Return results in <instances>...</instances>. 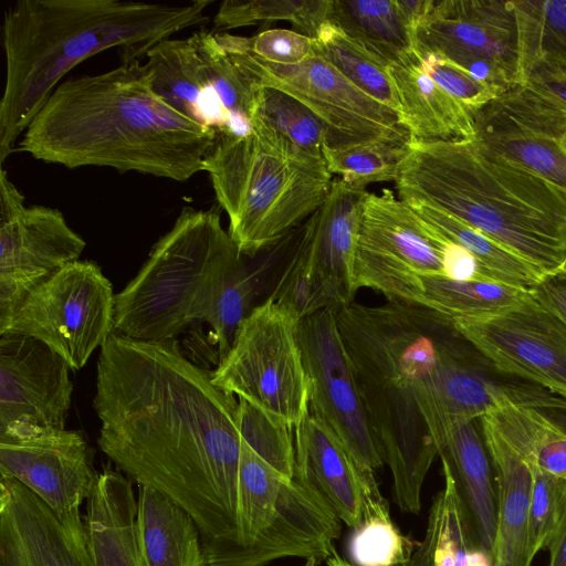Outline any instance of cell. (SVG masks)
I'll return each mask as SVG.
<instances>
[{
    "label": "cell",
    "mask_w": 566,
    "mask_h": 566,
    "mask_svg": "<svg viewBox=\"0 0 566 566\" xmlns=\"http://www.w3.org/2000/svg\"><path fill=\"white\" fill-rule=\"evenodd\" d=\"M84 239L63 213L25 206L24 197L0 174V334L28 294L69 263L80 260Z\"/></svg>",
    "instance_id": "cell-15"
},
{
    "label": "cell",
    "mask_w": 566,
    "mask_h": 566,
    "mask_svg": "<svg viewBox=\"0 0 566 566\" xmlns=\"http://www.w3.org/2000/svg\"><path fill=\"white\" fill-rule=\"evenodd\" d=\"M301 318L266 298L240 324L212 381L293 428L310 412L308 380L297 338Z\"/></svg>",
    "instance_id": "cell-11"
},
{
    "label": "cell",
    "mask_w": 566,
    "mask_h": 566,
    "mask_svg": "<svg viewBox=\"0 0 566 566\" xmlns=\"http://www.w3.org/2000/svg\"><path fill=\"white\" fill-rule=\"evenodd\" d=\"M491 461L497 517L492 566H531L534 554L528 530L532 476L528 464L484 417L480 419Z\"/></svg>",
    "instance_id": "cell-23"
},
{
    "label": "cell",
    "mask_w": 566,
    "mask_h": 566,
    "mask_svg": "<svg viewBox=\"0 0 566 566\" xmlns=\"http://www.w3.org/2000/svg\"><path fill=\"white\" fill-rule=\"evenodd\" d=\"M443 489L434 496L422 542L408 566H492L476 544L448 463L441 460Z\"/></svg>",
    "instance_id": "cell-29"
},
{
    "label": "cell",
    "mask_w": 566,
    "mask_h": 566,
    "mask_svg": "<svg viewBox=\"0 0 566 566\" xmlns=\"http://www.w3.org/2000/svg\"><path fill=\"white\" fill-rule=\"evenodd\" d=\"M326 564L327 566H353L352 564L339 557L337 553L328 557L326 559Z\"/></svg>",
    "instance_id": "cell-49"
},
{
    "label": "cell",
    "mask_w": 566,
    "mask_h": 566,
    "mask_svg": "<svg viewBox=\"0 0 566 566\" xmlns=\"http://www.w3.org/2000/svg\"><path fill=\"white\" fill-rule=\"evenodd\" d=\"M413 50L449 61L490 59L520 83L517 27L511 0H436L431 13L415 30Z\"/></svg>",
    "instance_id": "cell-21"
},
{
    "label": "cell",
    "mask_w": 566,
    "mask_h": 566,
    "mask_svg": "<svg viewBox=\"0 0 566 566\" xmlns=\"http://www.w3.org/2000/svg\"><path fill=\"white\" fill-rule=\"evenodd\" d=\"M342 521L311 488L289 478L242 439L237 539L228 566H265L283 557L318 564L336 553Z\"/></svg>",
    "instance_id": "cell-8"
},
{
    "label": "cell",
    "mask_w": 566,
    "mask_h": 566,
    "mask_svg": "<svg viewBox=\"0 0 566 566\" xmlns=\"http://www.w3.org/2000/svg\"><path fill=\"white\" fill-rule=\"evenodd\" d=\"M228 232L252 258L301 227L333 185L322 150L296 146L261 116L241 137H220L205 159Z\"/></svg>",
    "instance_id": "cell-6"
},
{
    "label": "cell",
    "mask_w": 566,
    "mask_h": 566,
    "mask_svg": "<svg viewBox=\"0 0 566 566\" xmlns=\"http://www.w3.org/2000/svg\"><path fill=\"white\" fill-rule=\"evenodd\" d=\"M219 34L256 87L274 88L294 97L323 122L328 147L375 139L409 142L395 111L363 93L319 54L295 65L272 64L244 50L237 35Z\"/></svg>",
    "instance_id": "cell-12"
},
{
    "label": "cell",
    "mask_w": 566,
    "mask_h": 566,
    "mask_svg": "<svg viewBox=\"0 0 566 566\" xmlns=\"http://www.w3.org/2000/svg\"><path fill=\"white\" fill-rule=\"evenodd\" d=\"M114 307L113 286L101 266L78 260L34 287L3 333L34 337L78 370L114 333Z\"/></svg>",
    "instance_id": "cell-14"
},
{
    "label": "cell",
    "mask_w": 566,
    "mask_h": 566,
    "mask_svg": "<svg viewBox=\"0 0 566 566\" xmlns=\"http://www.w3.org/2000/svg\"><path fill=\"white\" fill-rule=\"evenodd\" d=\"M421 285L420 305L451 319L500 315L532 297L530 290L486 281H458L443 275L422 276Z\"/></svg>",
    "instance_id": "cell-33"
},
{
    "label": "cell",
    "mask_w": 566,
    "mask_h": 566,
    "mask_svg": "<svg viewBox=\"0 0 566 566\" xmlns=\"http://www.w3.org/2000/svg\"><path fill=\"white\" fill-rule=\"evenodd\" d=\"M416 55L420 67L443 91L459 102L472 117L506 92L475 80L462 67L443 56L429 52H416Z\"/></svg>",
    "instance_id": "cell-42"
},
{
    "label": "cell",
    "mask_w": 566,
    "mask_h": 566,
    "mask_svg": "<svg viewBox=\"0 0 566 566\" xmlns=\"http://www.w3.org/2000/svg\"><path fill=\"white\" fill-rule=\"evenodd\" d=\"M216 140L163 99L146 64L135 60L60 83L19 149L71 169L111 167L186 181L203 170Z\"/></svg>",
    "instance_id": "cell-3"
},
{
    "label": "cell",
    "mask_w": 566,
    "mask_h": 566,
    "mask_svg": "<svg viewBox=\"0 0 566 566\" xmlns=\"http://www.w3.org/2000/svg\"><path fill=\"white\" fill-rule=\"evenodd\" d=\"M211 3L19 0L9 7L2 24L7 75L0 102L1 163L74 66L111 48H118L122 63L146 59L160 41L206 23Z\"/></svg>",
    "instance_id": "cell-4"
},
{
    "label": "cell",
    "mask_w": 566,
    "mask_h": 566,
    "mask_svg": "<svg viewBox=\"0 0 566 566\" xmlns=\"http://www.w3.org/2000/svg\"><path fill=\"white\" fill-rule=\"evenodd\" d=\"M294 479L315 491L352 530L389 507L374 471L357 462L335 432L307 413L294 427Z\"/></svg>",
    "instance_id": "cell-20"
},
{
    "label": "cell",
    "mask_w": 566,
    "mask_h": 566,
    "mask_svg": "<svg viewBox=\"0 0 566 566\" xmlns=\"http://www.w3.org/2000/svg\"><path fill=\"white\" fill-rule=\"evenodd\" d=\"M398 198L478 229L545 273L566 260V192L473 140L409 142Z\"/></svg>",
    "instance_id": "cell-5"
},
{
    "label": "cell",
    "mask_w": 566,
    "mask_h": 566,
    "mask_svg": "<svg viewBox=\"0 0 566 566\" xmlns=\"http://www.w3.org/2000/svg\"><path fill=\"white\" fill-rule=\"evenodd\" d=\"M94 410L101 451L196 521L209 566H228L237 539L239 399L185 356L177 339L113 333L97 360Z\"/></svg>",
    "instance_id": "cell-1"
},
{
    "label": "cell",
    "mask_w": 566,
    "mask_h": 566,
    "mask_svg": "<svg viewBox=\"0 0 566 566\" xmlns=\"http://www.w3.org/2000/svg\"><path fill=\"white\" fill-rule=\"evenodd\" d=\"M308 566H316L318 563L314 559H306Z\"/></svg>",
    "instance_id": "cell-51"
},
{
    "label": "cell",
    "mask_w": 566,
    "mask_h": 566,
    "mask_svg": "<svg viewBox=\"0 0 566 566\" xmlns=\"http://www.w3.org/2000/svg\"><path fill=\"white\" fill-rule=\"evenodd\" d=\"M516 27L518 80L538 64L566 67V0H511Z\"/></svg>",
    "instance_id": "cell-34"
},
{
    "label": "cell",
    "mask_w": 566,
    "mask_h": 566,
    "mask_svg": "<svg viewBox=\"0 0 566 566\" xmlns=\"http://www.w3.org/2000/svg\"><path fill=\"white\" fill-rule=\"evenodd\" d=\"M408 206L444 239L469 251L481 264L489 282L531 291L545 274L539 268L448 212L427 205Z\"/></svg>",
    "instance_id": "cell-32"
},
{
    "label": "cell",
    "mask_w": 566,
    "mask_h": 566,
    "mask_svg": "<svg viewBox=\"0 0 566 566\" xmlns=\"http://www.w3.org/2000/svg\"><path fill=\"white\" fill-rule=\"evenodd\" d=\"M367 195L334 179L324 203L302 224L268 298L301 319L354 301V260Z\"/></svg>",
    "instance_id": "cell-10"
},
{
    "label": "cell",
    "mask_w": 566,
    "mask_h": 566,
    "mask_svg": "<svg viewBox=\"0 0 566 566\" xmlns=\"http://www.w3.org/2000/svg\"><path fill=\"white\" fill-rule=\"evenodd\" d=\"M409 142L473 140L472 115L419 65L415 50L388 64Z\"/></svg>",
    "instance_id": "cell-24"
},
{
    "label": "cell",
    "mask_w": 566,
    "mask_h": 566,
    "mask_svg": "<svg viewBox=\"0 0 566 566\" xmlns=\"http://www.w3.org/2000/svg\"><path fill=\"white\" fill-rule=\"evenodd\" d=\"M0 566H93L86 525L60 521L18 481L0 476Z\"/></svg>",
    "instance_id": "cell-22"
},
{
    "label": "cell",
    "mask_w": 566,
    "mask_h": 566,
    "mask_svg": "<svg viewBox=\"0 0 566 566\" xmlns=\"http://www.w3.org/2000/svg\"><path fill=\"white\" fill-rule=\"evenodd\" d=\"M315 52L354 86L400 117L399 99L385 61L328 22L315 38Z\"/></svg>",
    "instance_id": "cell-35"
},
{
    "label": "cell",
    "mask_w": 566,
    "mask_h": 566,
    "mask_svg": "<svg viewBox=\"0 0 566 566\" xmlns=\"http://www.w3.org/2000/svg\"><path fill=\"white\" fill-rule=\"evenodd\" d=\"M520 85H525L566 107V67L538 64Z\"/></svg>",
    "instance_id": "cell-46"
},
{
    "label": "cell",
    "mask_w": 566,
    "mask_h": 566,
    "mask_svg": "<svg viewBox=\"0 0 566 566\" xmlns=\"http://www.w3.org/2000/svg\"><path fill=\"white\" fill-rule=\"evenodd\" d=\"M297 338L308 380L310 413L335 432L359 464L375 472L385 462L368 422L334 308L302 318Z\"/></svg>",
    "instance_id": "cell-16"
},
{
    "label": "cell",
    "mask_w": 566,
    "mask_h": 566,
    "mask_svg": "<svg viewBox=\"0 0 566 566\" xmlns=\"http://www.w3.org/2000/svg\"><path fill=\"white\" fill-rule=\"evenodd\" d=\"M258 115L298 147L322 150L328 144L323 122L304 104L281 91L260 87Z\"/></svg>",
    "instance_id": "cell-40"
},
{
    "label": "cell",
    "mask_w": 566,
    "mask_h": 566,
    "mask_svg": "<svg viewBox=\"0 0 566 566\" xmlns=\"http://www.w3.org/2000/svg\"><path fill=\"white\" fill-rule=\"evenodd\" d=\"M436 0H398L399 7L412 28H416L431 13Z\"/></svg>",
    "instance_id": "cell-47"
},
{
    "label": "cell",
    "mask_w": 566,
    "mask_h": 566,
    "mask_svg": "<svg viewBox=\"0 0 566 566\" xmlns=\"http://www.w3.org/2000/svg\"><path fill=\"white\" fill-rule=\"evenodd\" d=\"M560 144L564 147V149L566 150V134L560 138Z\"/></svg>",
    "instance_id": "cell-50"
},
{
    "label": "cell",
    "mask_w": 566,
    "mask_h": 566,
    "mask_svg": "<svg viewBox=\"0 0 566 566\" xmlns=\"http://www.w3.org/2000/svg\"><path fill=\"white\" fill-rule=\"evenodd\" d=\"M408 143L375 139L344 147L324 146L322 154L332 175L352 187L366 189L374 182L396 181Z\"/></svg>",
    "instance_id": "cell-37"
},
{
    "label": "cell",
    "mask_w": 566,
    "mask_h": 566,
    "mask_svg": "<svg viewBox=\"0 0 566 566\" xmlns=\"http://www.w3.org/2000/svg\"><path fill=\"white\" fill-rule=\"evenodd\" d=\"M482 417L528 465L566 478L565 409H538L507 400Z\"/></svg>",
    "instance_id": "cell-30"
},
{
    "label": "cell",
    "mask_w": 566,
    "mask_h": 566,
    "mask_svg": "<svg viewBox=\"0 0 566 566\" xmlns=\"http://www.w3.org/2000/svg\"><path fill=\"white\" fill-rule=\"evenodd\" d=\"M475 142L566 192V150L560 139L528 128L493 102L473 115Z\"/></svg>",
    "instance_id": "cell-28"
},
{
    "label": "cell",
    "mask_w": 566,
    "mask_h": 566,
    "mask_svg": "<svg viewBox=\"0 0 566 566\" xmlns=\"http://www.w3.org/2000/svg\"><path fill=\"white\" fill-rule=\"evenodd\" d=\"M416 545L398 530L387 507L353 530L348 553L356 566H408Z\"/></svg>",
    "instance_id": "cell-38"
},
{
    "label": "cell",
    "mask_w": 566,
    "mask_h": 566,
    "mask_svg": "<svg viewBox=\"0 0 566 566\" xmlns=\"http://www.w3.org/2000/svg\"><path fill=\"white\" fill-rule=\"evenodd\" d=\"M334 315L392 476L395 503L418 514L424 479L448 432L446 382L468 342L453 319L415 303L353 301Z\"/></svg>",
    "instance_id": "cell-2"
},
{
    "label": "cell",
    "mask_w": 566,
    "mask_h": 566,
    "mask_svg": "<svg viewBox=\"0 0 566 566\" xmlns=\"http://www.w3.org/2000/svg\"><path fill=\"white\" fill-rule=\"evenodd\" d=\"M444 239L390 189L368 192L354 260V290L419 304L421 277L443 275Z\"/></svg>",
    "instance_id": "cell-13"
},
{
    "label": "cell",
    "mask_w": 566,
    "mask_h": 566,
    "mask_svg": "<svg viewBox=\"0 0 566 566\" xmlns=\"http://www.w3.org/2000/svg\"><path fill=\"white\" fill-rule=\"evenodd\" d=\"M453 475L478 546L492 558L497 496L480 420L453 424L439 449Z\"/></svg>",
    "instance_id": "cell-25"
},
{
    "label": "cell",
    "mask_w": 566,
    "mask_h": 566,
    "mask_svg": "<svg viewBox=\"0 0 566 566\" xmlns=\"http://www.w3.org/2000/svg\"><path fill=\"white\" fill-rule=\"evenodd\" d=\"M241 255L221 224L220 207H184L138 273L115 294L114 333L163 342L203 324L221 283Z\"/></svg>",
    "instance_id": "cell-7"
},
{
    "label": "cell",
    "mask_w": 566,
    "mask_h": 566,
    "mask_svg": "<svg viewBox=\"0 0 566 566\" xmlns=\"http://www.w3.org/2000/svg\"><path fill=\"white\" fill-rule=\"evenodd\" d=\"M562 266L566 268V260H565V262H564V264Z\"/></svg>",
    "instance_id": "cell-52"
},
{
    "label": "cell",
    "mask_w": 566,
    "mask_h": 566,
    "mask_svg": "<svg viewBox=\"0 0 566 566\" xmlns=\"http://www.w3.org/2000/svg\"><path fill=\"white\" fill-rule=\"evenodd\" d=\"M329 0H226L213 18L212 32L260 22L289 21L293 30L315 39L327 22Z\"/></svg>",
    "instance_id": "cell-36"
},
{
    "label": "cell",
    "mask_w": 566,
    "mask_h": 566,
    "mask_svg": "<svg viewBox=\"0 0 566 566\" xmlns=\"http://www.w3.org/2000/svg\"><path fill=\"white\" fill-rule=\"evenodd\" d=\"M136 515L132 481L104 465L84 515L93 566H143Z\"/></svg>",
    "instance_id": "cell-26"
},
{
    "label": "cell",
    "mask_w": 566,
    "mask_h": 566,
    "mask_svg": "<svg viewBox=\"0 0 566 566\" xmlns=\"http://www.w3.org/2000/svg\"><path fill=\"white\" fill-rule=\"evenodd\" d=\"M157 94L187 118L220 137L248 135L260 87L241 69L218 32L166 39L146 55Z\"/></svg>",
    "instance_id": "cell-9"
},
{
    "label": "cell",
    "mask_w": 566,
    "mask_h": 566,
    "mask_svg": "<svg viewBox=\"0 0 566 566\" xmlns=\"http://www.w3.org/2000/svg\"><path fill=\"white\" fill-rule=\"evenodd\" d=\"M547 549L549 551L548 566H566V524Z\"/></svg>",
    "instance_id": "cell-48"
},
{
    "label": "cell",
    "mask_w": 566,
    "mask_h": 566,
    "mask_svg": "<svg viewBox=\"0 0 566 566\" xmlns=\"http://www.w3.org/2000/svg\"><path fill=\"white\" fill-rule=\"evenodd\" d=\"M80 431L57 430L0 440V476L18 481L69 524L85 523L81 506L98 474Z\"/></svg>",
    "instance_id": "cell-19"
},
{
    "label": "cell",
    "mask_w": 566,
    "mask_h": 566,
    "mask_svg": "<svg viewBox=\"0 0 566 566\" xmlns=\"http://www.w3.org/2000/svg\"><path fill=\"white\" fill-rule=\"evenodd\" d=\"M304 566H308V565H307V562H305V565H304Z\"/></svg>",
    "instance_id": "cell-53"
},
{
    "label": "cell",
    "mask_w": 566,
    "mask_h": 566,
    "mask_svg": "<svg viewBox=\"0 0 566 566\" xmlns=\"http://www.w3.org/2000/svg\"><path fill=\"white\" fill-rule=\"evenodd\" d=\"M136 533L143 566H209L193 517L151 486L138 485Z\"/></svg>",
    "instance_id": "cell-27"
},
{
    "label": "cell",
    "mask_w": 566,
    "mask_h": 566,
    "mask_svg": "<svg viewBox=\"0 0 566 566\" xmlns=\"http://www.w3.org/2000/svg\"><path fill=\"white\" fill-rule=\"evenodd\" d=\"M531 292L539 305L566 326V268L545 273Z\"/></svg>",
    "instance_id": "cell-44"
},
{
    "label": "cell",
    "mask_w": 566,
    "mask_h": 566,
    "mask_svg": "<svg viewBox=\"0 0 566 566\" xmlns=\"http://www.w3.org/2000/svg\"><path fill=\"white\" fill-rule=\"evenodd\" d=\"M238 399L242 439L275 470L289 478H294V428L244 399Z\"/></svg>",
    "instance_id": "cell-39"
},
{
    "label": "cell",
    "mask_w": 566,
    "mask_h": 566,
    "mask_svg": "<svg viewBox=\"0 0 566 566\" xmlns=\"http://www.w3.org/2000/svg\"><path fill=\"white\" fill-rule=\"evenodd\" d=\"M453 324L497 370L566 399V326L533 294L515 310Z\"/></svg>",
    "instance_id": "cell-17"
},
{
    "label": "cell",
    "mask_w": 566,
    "mask_h": 566,
    "mask_svg": "<svg viewBox=\"0 0 566 566\" xmlns=\"http://www.w3.org/2000/svg\"><path fill=\"white\" fill-rule=\"evenodd\" d=\"M238 43L256 59L281 65L300 64L315 52V39L294 30L269 29L253 36L237 35Z\"/></svg>",
    "instance_id": "cell-43"
},
{
    "label": "cell",
    "mask_w": 566,
    "mask_h": 566,
    "mask_svg": "<svg viewBox=\"0 0 566 566\" xmlns=\"http://www.w3.org/2000/svg\"><path fill=\"white\" fill-rule=\"evenodd\" d=\"M327 22L387 64L415 49V32L398 0H329Z\"/></svg>",
    "instance_id": "cell-31"
},
{
    "label": "cell",
    "mask_w": 566,
    "mask_h": 566,
    "mask_svg": "<svg viewBox=\"0 0 566 566\" xmlns=\"http://www.w3.org/2000/svg\"><path fill=\"white\" fill-rule=\"evenodd\" d=\"M70 369L34 337L0 335V440L65 429L73 392Z\"/></svg>",
    "instance_id": "cell-18"
},
{
    "label": "cell",
    "mask_w": 566,
    "mask_h": 566,
    "mask_svg": "<svg viewBox=\"0 0 566 566\" xmlns=\"http://www.w3.org/2000/svg\"><path fill=\"white\" fill-rule=\"evenodd\" d=\"M442 255L444 276L458 281L489 282L479 261L464 248L444 239Z\"/></svg>",
    "instance_id": "cell-45"
},
{
    "label": "cell",
    "mask_w": 566,
    "mask_h": 566,
    "mask_svg": "<svg viewBox=\"0 0 566 566\" xmlns=\"http://www.w3.org/2000/svg\"><path fill=\"white\" fill-rule=\"evenodd\" d=\"M532 476L528 530L534 555L547 549L566 524V478L528 465Z\"/></svg>",
    "instance_id": "cell-41"
}]
</instances>
